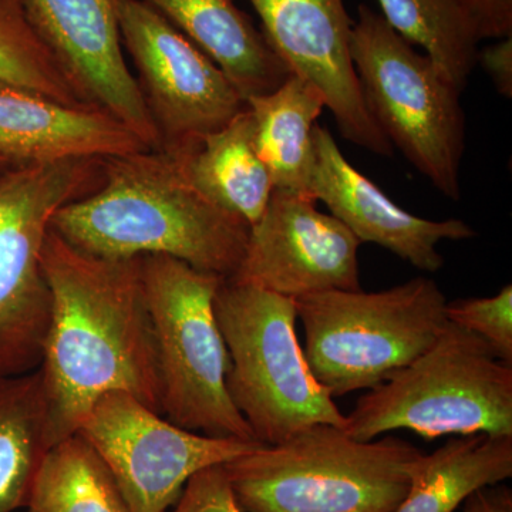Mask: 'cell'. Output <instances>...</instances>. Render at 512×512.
<instances>
[{
    "instance_id": "obj_1",
    "label": "cell",
    "mask_w": 512,
    "mask_h": 512,
    "mask_svg": "<svg viewBox=\"0 0 512 512\" xmlns=\"http://www.w3.org/2000/svg\"><path fill=\"white\" fill-rule=\"evenodd\" d=\"M42 265L52 313L39 372L47 446L73 436L97 400L123 392L161 413L160 372L141 256L84 254L50 231Z\"/></svg>"
},
{
    "instance_id": "obj_2",
    "label": "cell",
    "mask_w": 512,
    "mask_h": 512,
    "mask_svg": "<svg viewBox=\"0 0 512 512\" xmlns=\"http://www.w3.org/2000/svg\"><path fill=\"white\" fill-rule=\"evenodd\" d=\"M249 228L201 194L161 150L104 158L100 187L50 221V231L84 254L171 256L224 279L241 265Z\"/></svg>"
},
{
    "instance_id": "obj_3",
    "label": "cell",
    "mask_w": 512,
    "mask_h": 512,
    "mask_svg": "<svg viewBox=\"0 0 512 512\" xmlns=\"http://www.w3.org/2000/svg\"><path fill=\"white\" fill-rule=\"evenodd\" d=\"M421 457L400 437L359 441L316 424L222 467L244 512H394Z\"/></svg>"
},
{
    "instance_id": "obj_4",
    "label": "cell",
    "mask_w": 512,
    "mask_h": 512,
    "mask_svg": "<svg viewBox=\"0 0 512 512\" xmlns=\"http://www.w3.org/2000/svg\"><path fill=\"white\" fill-rule=\"evenodd\" d=\"M214 311L228 350V394L258 443L274 446L316 424L345 429L299 345L295 299L222 279Z\"/></svg>"
},
{
    "instance_id": "obj_5",
    "label": "cell",
    "mask_w": 512,
    "mask_h": 512,
    "mask_svg": "<svg viewBox=\"0 0 512 512\" xmlns=\"http://www.w3.org/2000/svg\"><path fill=\"white\" fill-rule=\"evenodd\" d=\"M402 429L426 440L512 436L511 363L448 322L426 352L357 400L343 430L372 441Z\"/></svg>"
},
{
    "instance_id": "obj_6",
    "label": "cell",
    "mask_w": 512,
    "mask_h": 512,
    "mask_svg": "<svg viewBox=\"0 0 512 512\" xmlns=\"http://www.w3.org/2000/svg\"><path fill=\"white\" fill-rule=\"evenodd\" d=\"M309 369L330 396L386 382L439 339L447 299L417 276L380 292L326 291L295 299Z\"/></svg>"
},
{
    "instance_id": "obj_7",
    "label": "cell",
    "mask_w": 512,
    "mask_h": 512,
    "mask_svg": "<svg viewBox=\"0 0 512 512\" xmlns=\"http://www.w3.org/2000/svg\"><path fill=\"white\" fill-rule=\"evenodd\" d=\"M350 53L377 128L441 194L460 200L466 140L460 90L369 6H359Z\"/></svg>"
},
{
    "instance_id": "obj_8",
    "label": "cell",
    "mask_w": 512,
    "mask_h": 512,
    "mask_svg": "<svg viewBox=\"0 0 512 512\" xmlns=\"http://www.w3.org/2000/svg\"><path fill=\"white\" fill-rule=\"evenodd\" d=\"M156 335L161 414L185 430L256 441L227 390L229 356L214 311L221 276L165 255L141 256Z\"/></svg>"
},
{
    "instance_id": "obj_9",
    "label": "cell",
    "mask_w": 512,
    "mask_h": 512,
    "mask_svg": "<svg viewBox=\"0 0 512 512\" xmlns=\"http://www.w3.org/2000/svg\"><path fill=\"white\" fill-rule=\"evenodd\" d=\"M101 181V158L0 171V377L26 375L40 366L52 313L42 265L50 221Z\"/></svg>"
},
{
    "instance_id": "obj_10",
    "label": "cell",
    "mask_w": 512,
    "mask_h": 512,
    "mask_svg": "<svg viewBox=\"0 0 512 512\" xmlns=\"http://www.w3.org/2000/svg\"><path fill=\"white\" fill-rule=\"evenodd\" d=\"M77 434L103 458L133 512L170 511L192 476L264 446L185 430L123 392L101 396Z\"/></svg>"
},
{
    "instance_id": "obj_11",
    "label": "cell",
    "mask_w": 512,
    "mask_h": 512,
    "mask_svg": "<svg viewBox=\"0 0 512 512\" xmlns=\"http://www.w3.org/2000/svg\"><path fill=\"white\" fill-rule=\"evenodd\" d=\"M119 19L158 150L187 146L244 110L245 100L218 64L144 0H121Z\"/></svg>"
},
{
    "instance_id": "obj_12",
    "label": "cell",
    "mask_w": 512,
    "mask_h": 512,
    "mask_svg": "<svg viewBox=\"0 0 512 512\" xmlns=\"http://www.w3.org/2000/svg\"><path fill=\"white\" fill-rule=\"evenodd\" d=\"M360 241L316 201L274 190L249 228L247 248L232 281L298 299L326 291H360Z\"/></svg>"
},
{
    "instance_id": "obj_13",
    "label": "cell",
    "mask_w": 512,
    "mask_h": 512,
    "mask_svg": "<svg viewBox=\"0 0 512 512\" xmlns=\"http://www.w3.org/2000/svg\"><path fill=\"white\" fill-rule=\"evenodd\" d=\"M262 35L289 73L313 84L326 100L342 136L379 156L394 148L377 128L360 92L343 0H249Z\"/></svg>"
},
{
    "instance_id": "obj_14",
    "label": "cell",
    "mask_w": 512,
    "mask_h": 512,
    "mask_svg": "<svg viewBox=\"0 0 512 512\" xmlns=\"http://www.w3.org/2000/svg\"><path fill=\"white\" fill-rule=\"evenodd\" d=\"M121 0H23L37 35L87 106L126 124L150 150L156 126L124 56Z\"/></svg>"
},
{
    "instance_id": "obj_15",
    "label": "cell",
    "mask_w": 512,
    "mask_h": 512,
    "mask_svg": "<svg viewBox=\"0 0 512 512\" xmlns=\"http://www.w3.org/2000/svg\"><path fill=\"white\" fill-rule=\"evenodd\" d=\"M308 195L325 202L360 244L380 245L430 274L444 265L440 242L476 237L464 221H430L404 211L346 160L332 133L319 124L313 128Z\"/></svg>"
},
{
    "instance_id": "obj_16",
    "label": "cell",
    "mask_w": 512,
    "mask_h": 512,
    "mask_svg": "<svg viewBox=\"0 0 512 512\" xmlns=\"http://www.w3.org/2000/svg\"><path fill=\"white\" fill-rule=\"evenodd\" d=\"M150 150L126 124L94 107L67 106L0 82V157L13 165L109 158Z\"/></svg>"
},
{
    "instance_id": "obj_17",
    "label": "cell",
    "mask_w": 512,
    "mask_h": 512,
    "mask_svg": "<svg viewBox=\"0 0 512 512\" xmlns=\"http://www.w3.org/2000/svg\"><path fill=\"white\" fill-rule=\"evenodd\" d=\"M227 74L242 99L272 92L291 76L235 0H144Z\"/></svg>"
},
{
    "instance_id": "obj_18",
    "label": "cell",
    "mask_w": 512,
    "mask_h": 512,
    "mask_svg": "<svg viewBox=\"0 0 512 512\" xmlns=\"http://www.w3.org/2000/svg\"><path fill=\"white\" fill-rule=\"evenodd\" d=\"M164 153L180 164L201 194L249 227L264 214L275 188L256 151L247 104L225 126Z\"/></svg>"
},
{
    "instance_id": "obj_19",
    "label": "cell",
    "mask_w": 512,
    "mask_h": 512,
    "mask_svg": "<svg viewBox=\"0 0 512 512\" xmlns=\"http://www.w3.org/2000/svg\"><path fill=\"white\" fill-rule=\"evenodd\" d=\"M258 156L275 190L308 195L312 137L326 100L313 84L291 74L272 92L245 100Z\"/></svg>"
},
{
    "instance_id": "obj_20",
    "label": "cell",
    "mask_w": 512,
    "mask_h": 512,
    "mask_svg": "<svg viewBox=\"0 0 512 512\" xmlns=\"http://www.w3.org/2000/svg\"><path fill=\"white\" fill-rule=\"evenodd\" d=\"M512 477V436L471 434L423 454L394 512H454L474 491Z\"/></svg>"
},
{
    "instance_id": "obj_21",
    "label": "cell",
    "mask_w": 512,
    "mask_h": 512,
    "mask_svg": "<svg viewBox=\"0 0 512 512\" xmlns=\"http://www.w3.org/2000/svg\"><path fill=\"white\" fill-rule=\"evenodd\" d=\"M46 440V404L39 369L0 377V512L28 504Z\"/></svg>"
},
{
    "instance_id": "obj_22",
    "label": "cell",
    "mask_w": 512,
    "mask_h": 512,
    "mask_svg": "<svg viewBox=\"0 0 512 512\" xmlns=\"http://www.w3.org/2000/svg\"><path fill=\"white\" fill-rule=\"evenodd\" d=\"M25 508L28 512H133L103 458L77 433L46 451Z\"/></svg>"
},
{
    "instance_id": "obj_23",
    "label": "cell",
    "mask_w": 512,
    "mask_h": 512,
    "mask_svg": "<svg viewBox=\"0 0 512 512\" xmlns=\"http://www.w3.org/2000/svg\"><path fill=\"white\" fill-rule=\"evenodd\" d=\"M383 19L410 45L423 47L460 92L477 64L476 23L458 0H379Z\"/></svg>"
},
{
    "instance_id": "obj_24",
    "label": "cell",
    "mask_w": 512,
    "mask_h": 512,
    "mask_svg": "<svg viewBox=\"0 0 512 512\" xmlns=\"http://www.w3.org/2000/svg\"><path fill=\"white\" fill-rule=\"evenodd\" d=\"M0 82L67 104L89 107L37 35L23 0H0Z\"/></svg>"
},
{
    "instance_id": "obj_25",
    "label": "cell",
    "mask_w": 512,
    "mask_h": 512,
    "mask_svg": "<svg viewBox=\"0 0 512 512\" xmlns=\"http://www.w3.org/2000/svg\"><path fill=\"white\" fill-rule=\"evenodd\" d=\"M447 320L484 340L498 359L512 365V286L490 298L447 303Z\"/></svg>"
},
{
    "instance_id": "obj_26",
    "label": "cell",
    "mask_w": 512,
    "mask_h": 512,
    "mask_svg": "<svg viewBox=\"0 0 512 512\" xmlns=\"http://www.w3.org/2000/svg\"><path fill=\"white\" fill-rule=\"evenodd\" d=\"M171 512H244L229 485L224 467L204 468L185 484Z\"/></svg>"
},
{
    "instance_id": "obj_27",
    "label": "cell",
    "mask_w": 512,
    "mask_h": 512,
    "mask_svg": "<svg viewBox=\"0 0 512 512\" xmlns=\"http://www.w3.org/2000/svg\"><path fill=\"white\" fill-rule=\"evenodd\" d=\"M483 39H505L512 33V0H458Z\"/></svg>"
},
{
    "instance_id": "obj_28",
    "label": "cell",
    "mask_w": 512,
    "mask_h": 512,
    "mask_svg": "<svg viewBox=\"0 0 512 512\" xmlns=\"http://www.w3.org/2000/svg\"><path fill=\"white\" fill-rule=\"evenodd\" d=\"M501 42L487 46L478 52L477 63L490 76L497 92L501 96L512 97V40L511 37L500 39Z\"/></svg>"
},
{
    "instance_id": "obj_29",
    "label": "cell",
    "mask_w": 512,
    "mask_h": 512,
    "mask_svg": "<svg viewBox=\"0 0 512 512\" xmlns=\"http://www.w3.org/2000/svg\"><path fill=\"white\" fill-rule=\"evenodd\" d=\"M463 504V512H512V491L505 485H490L474 491Z\"/></svg>"
},
{
    "instance_id": "obj_30",
    "label": "cell",
    "mask_w": 512,
    "mask_h": 512,
    "mask_svg": "<svg viewBox=\"0 0 512 512\" xmlns=\"http://www.w3.org/2000/svg\"><path fill=\"white\" fill-rule=\"evenodd\" d=\"M10 167H15V165L9 163V161L5 160V158L0 157V171L8 170Z\"/></svg>"
}]
</instances>
